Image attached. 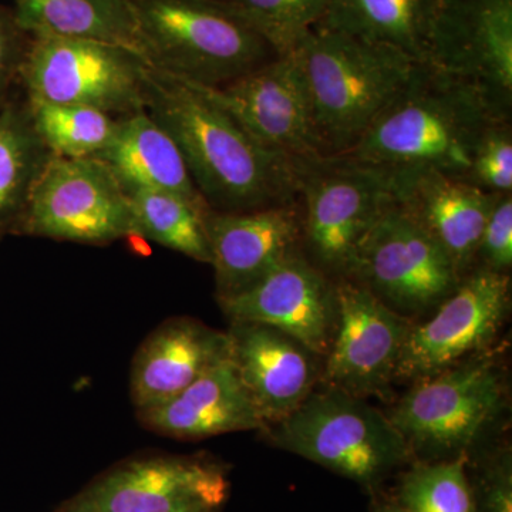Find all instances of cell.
I'll use <instances>...</instances> for the list:
<instances>
[{
  "mask_svg": "<svg viewBox=\"0 0 512 512\" xmlns=\"http://www.w3.org/2000/svg\"><path fill=\"white\" fill-rule=\"evenodd\" d=\"M146 110L180 148L211 210L242 212L298 202L295 160L262 146L200 90L150 67Z\"/></svg>",
  "mask_w": 512,
  "mask_h": 512,
  "instance_id": "obj_1",
  "label": "cell"
},
{
  "mask_svg": "<svg viewBox=\"0 0 512 512\" xmlns=\"http://www.w3.org/2000/svg\"><path fill=\"white\" fill-rule=\"evenodd\" d=\"M510 117L480 87L417 63L402 92L339 156L387 174L437 171L467 180L485 131Z\"/></svg>",
  "mask_w": 512,
  "mask_h": 512,
  "instance_id": "obj_2",
  "label": "cell"
},
{
  "mask_svg": "<svg viewBox=\"0 0 512 512\" xmlns=\"http://www.w3.org/2000/svg\"><path fill=\"white\" fill-rule=\"evenodd\" d=\"M301 69L328 156L350 150L397 96L417 62L389 49L319 28L291 52Z\"/></svg>",
  "mask_w": 512,
  "mask_h": 512,
  "instance_id": "obj_3",
  "label": "cell"
},
{
  "mask_svg": "<svg viewBox=\"0 0 512 512\" xmlns=\"http://www.w3.org/2000/svg\"><path fill=\"white\" fill-rule=\"evenodd\" d=\"M264 433L275 447L348 478L370 494L414 461L386 413L328 387L309 394L295 412Z\"/></svg>",
  "mask_w": 512,
  "mask_h": 512,
  "instance_id": "obj_4",
  "label": "cell"
},
{
  "mask_svg": "<svg viewBox=\"0 0 512 512\" xmlns=\"http://www.w3.org/2000/svg\"><path fill=\"white\" fill-rule=\"evenodd\" d=\"M148 62L200 86L218 87L278 56L215 0H131Z\"/></svg>",
  "mask_w": 512,
  "mask_h": 512,
  "instance_id": "obj_5",
  "label": "cell"
},
{
  "mask_svg": "<svg viewBox=\"0 0 512 512\" xmlns=\"http://www.w3.org/2000/svg\"><path fill=\"white\" fill-rule=\"evenodd\" d=\"M295 164L302 252L332 281L349 279L367 235L394 202L390 175L343 156Z\"/></svg>",
  "mask_w": 512,
  "mask_h": 512,
  "instance_id": "obj_6",
  "label": "cell"
},
{
  "mask_svg": "<svg viewBox=\"0 0 512 512\" xmlns=\"http://www.w3.org/2000/svg\"><path fill=\"white\" fill-rule=\"evenodd\" d=\"M150 67L126 47L33 35L19 84L26 99L92 107L119 119L146 110Z\"/></svg>",
  "mask_w": 512,
  "mask_h": 512,
  "instance_id": "obj_7",
  "label": "cell"
},
{
  "mask_svg": "<svg viewBox=\"0 0 512 512\" xmlns=\"http://www.w3.org/2000/svg\"><path fill=\"white\" fill-rule=\"evenodd\" d=\"M13 235L104 245L140 239L130 197L99 158L53 156Z\"/></svg>",
  "mask_w": 512,
  "mask_h": 512,
  "instance_id": "obj_8",
  "label": "cell"
},
{
  "mask_svg": "<svg viewBox=\"0 0 512 512\" xmlns=\"http://www.w3.org/2000/svg\"><path fill=\"white\" fill-rule=\"evenodd\" d=\"M503 387L494 363L474 360L420 380L386 416L414 461L467 456L500 412Z\"/></svg>",
  "mask_w": 512,
  "mask_h": 512,
  "instance_id": "obj_9",
  "label": "cell"
},
{
  "mask_svg": "<svg viewBox=\"0 0 512 512\" xmlns=\"http://www.w3.org/2000/svg\"><path fill=\"white\" fill-rule=\"evenodd\" d=\"M229 490L220 461L156 454L121 461L53 512H222Z\"/></svg>",
  "mask_w": 512,
  "mask_h": 512,
  "instance_id": "obj_10",
  "label": "cell"
},
{
  "mask_svg": "<svg viewBox=\"0 0 512 512\" xmlns=\"http://www.w3.org/2000/svg\"><path fill=\"white\" fill-rule=\"evenodd\" d=\"M349 279L404 316L439 306L461 276L439 244L393 202L367 235Z\"/></svg>",
  "mask_w": 512,
  "mask_h": 512,
  "instance_id": "obj_11",
  "label": "cell"
},
{
  "mask_svg": "<svg viewBox=\"0 0 512 512\" xmlns=\"http://www.w3.org/2000/svg\"><path fill=\"white\" fill-rule=\"evenodd\" d=\"M185 83L227 111L269 150L293 160L328 156L316 128L305 80L292 53L276 56L222 86Z\"/></svg>",
  "mask_w": 512,
  "mask_h": 512,
  "instance_id": "obj_12",
  "label": "cell"
},
{
  "mask_svg": "<svg viewBox=\"0 0 512 512\" xmlns=\"http://www.w3.org/2000/svg\"><path fill=\"white\" fill-rule=\"evenodd\" d=\"M508 274L473 268L437 306L430 320L412 326L394 379L420 380L456 366L497 335L510 309Z\"/></svg>",
  "mask_w": 512,
  "mask_h": 512,
  "instance_id": "obj_13",
  "label": "cell"
},
{
  "mask_svg": "<svg viewBox=\"0 0 512 512\" xmlns=\"http://www.w3.org/2000/svg\"><path fill=\"white\" fill-rule=\"evenodd\" d=\"M338 322L323 380L328 389L362 397L382 393L394 379L412 325L352 279L335 281Z\"/></svg>",
  "mask_w": 512,
  "mask_h": 512,
  "instance_id": "obj_14",
  "label": "cell"
},
{
  "mask_svg": "<svg viewBox=\"0 0 512 512\" xmlns=\"http://www.w3.org/2000/svg\"><path fill=\"white\" fill-rule=\"evenodd\" d=\"M429 63L512 104V0H441Z\"/></svg>",
  "mask_w": 512,
  "mask_h": 512,
  "instance_id": "obj_15",
  "label": "cell"
},
{
  "mask_svg": "<svg viewBox=\"0 0 512 512\" xmlns=\"http://www.w3.org/2000/svg\"><path fill=\"white\" fill-rule=\"evenodd\" d=\"M231 322H254L292 336L315 355H326L338 322L335 281L302 251L262 281L229 298L218 299Z\"/></svg>",
  "mask_w": 512,
  "mask_h": 512,
  "instance_id": "obj_16",
  "label": "cell"
},
{
  "mask_svg": "<svg viewBox=\"0 0 512 512\" xmlns=\"http://www.w3.org/2000/svg\"><path fill=\"white\" fill-rule=\"evenodd\" d=\"M218 299L247 291L302 251L298 202L205 217Z\"/></svg>",
  "mask_w": 512,
  "mask_h": 512,
  "instance_id": "obj_17",
  "label": "cell"
},
{
  "mask_svg": "<svg viewBox=\"0 0 512 512\" xmlns=\"http://www.w3.org/2000/svg\"><path fill=\"white\" fill-rule=\"evenodd\" d=\"M389 175L397 207L439 244L458 275L470 272L485 222L501 194L437 171Z\"/></svg>",
  "mask_w": 512,
  "mask_h": 512,
  "instance_id": "obj_18",
  "label": "cell"
},
{
  "mask_svg": "<svg viewBox=\"0 0 512 512\" xmlns=\"http://www.w3.org/2000/svg\"><path fill=\"white\" fill-rule=\"evenodd\" d=\"M227 333L229 355L268 429L313 392L319 379L316 355L292 336L261 323L235 320Z\"/></svg>",
  "mask_w": 512,
  "mask_h": 512,
  "instance_id": "obj_19",
  "label": "cell"
},
{
  "mask_svg": "<svg viewBox=\"0 0 512 512\" xmlns=\"http://www.w3.org/2000/svg\"><path fill=\"white\" fill-rule=\"evenodd\" d=\"M229 357L227 332L190 318L167 320L141 343L130 377L137 412L160 406Z\"/></svg>",
  "mask_w": 512,
  "mask_h": 512,
  "instance_id": "obj_20",
  "label": "cell"
},
{
  "mask_svg": "<svg viewBox=\"0 0 512 512\" xmlns=\"http://www.w3.org/2000/svg\"><path fill=\"white\" fill-rule=\"evenodd\" d=\"M138 419L146 429L178 440L266 429L231 355L173 399L138 412Z\"/></svg>",
  "mask_w": 512,
  "mask_h": 512,
  "instance_id": "obj_21",
  "label": "cell"
},
{
  "mask_svg": "<svg viewBox=\"0 0 512 512\" xmlns=\"http://www.w3.org/2000/svg\"><path fill=\"white\" fill-rule=\"evenodd\" d=\"M126 190H154L180 195L210 211L192 181L180 148L147 110L117 119L116 133L99 156Z\"/></svg>",
  "mask_w": 512,
  "mask_h": 512,
  "instance_id": "obj_22",
  "label": "cell"
},
{
  "mask_svg": "<svg viewBox=\"0 0 512 512\" xmlns=\"http://www.w3.org/2000/svg\"><path fill=\"white\" fill-rule=\"evenodd\" d=\"M440 5L441 0H329L318 26L429 63Z\"/></svg>",
  "mask_w": 512,
  "mask_h": 512,
  "instance_id": "obj_23",
  "label": "cell"
},
{
  "mask_svg": "<svg viewBox=\"0 0 512 512\" xmlns=\"http://www.w3.org/2000/svg\"><path fill=\"white\" fill-rule=\"evenodd\" d=\"M12 10L30 36L97 40L133 50L148 62L131 0H13Z\"/></svg>",
  "mask_w": 512,
  "mask_h": 512,
  "instance_id": "obj_24",
  "label": "cell"
},
{
  "mask_svg": "<svg viewBox=\"0 0 512 512\" xmlns=\"http://www.w3.org/2000/svg\"><path fill=\"white\" fill-rule=\"evenodd\" d=\"M53 156L36 131L28 101L10 97L0 107V241L15 232Z\"/></svg>",
  "mask_w": 512,
  "mask_h": 512,
  "instance_id": "obj_25",
  "label": "cell"
},
{
  "mask_svg": "<svg viewBox=\"0 0 512 512\" xmlns=\"http://www.w3.org/2000/svg\"><path fill=\"white\" fill-rule=\"evenodd\" d=\"M141 238L210 264L205 217L208 212L180 195L154 190H126Z\"/></svg>",
  "mask_w": 512,
  "mask_h": 512,
  "instance_id": "obj_26",
  "label": "cell"
},
{
  "mask_svg": "<svg viewBox=\"0 0 512 512\" xmlns=\"http://www.w3.org/2000/svg\"><path fill=\"white\" fill-rule=\"evenodd\" d=\"M26 101L37 133L57 157H97L116 133L117 119L104 111L76 104Z\"/></svg>",
  "mask_w": 512,
  "mask_h": 512,
  "instance_id": "obj_27",
  "label": "cell"
},
{
  "mask_svg": "<svg viewBox=\"0 0 512 512\" xmlns=\"http://www.w3.org/2000/svg\"><path fill=\"white\" fill-rule=\"evenodd\" d=\"M467 461H413L400 474L394 500L406 512H476Z\"/></svg>",
  "mask_w": 512,
  "mask_h": 512,
  "instance_id": "obj_28",
  "label": "cell"
},
{
  "mask_svg": "<svg viewBox=\"0 0 512 512\" xmlns=\"http://www.w3.org/2000/svg\"><path fill=\"white\" fill-rule=\"evenodd\" d=\"M274 49L288 55L319 25L329 0H215Z\"/></svg>",
  "mask_w": 512,
  "mask_h": 512,
  "instance_id": "obj_29",
  "label": "cell"
},
{
  "mask_svg": "<svg viewBox=\"0 0 512 512\" xmlns=\"http://www.w3.org/2000/svg\"><path fill=\"white\" fill-rule=\"evenodd\" d=\"M467 181L494 194L512 191V131L510 120L493 124L478 143Z\"/></svg>",
  "mask_w": 512,
  "mask_h": 512,
  "instance_id": "obj_30",
  "label": "cell"
},
{
  "mask_svg": "<svg viewBox=\"0 0 512 512\" xmlns=\"http://www.w3.org/2000/svg\"><path fill=\"white\" fill-rule=\"evenodd\" d=\"M470 478L476 512H512V454L510 448L494 451Z\"/></svg>",
  "mask_w": 512,
  "mask_h": 512,
  "instance_id": "obj_31",
  "label": "cell"
},
{
  "mask_svg": "<svg viewBox=\"0 0 512 512\" xmlns=\"http://www.w3.org/2000/svg\"><path fill=\"white\" fill-rule=\"evenodd\" d=\"M512 266V195L501 194L485 222L474 268L508 274Z\"/></svg>",
  "mask_w": 512,
  "mask_h": 512,
  "instance_id": "obj_32",
  "label": "cell"
},
{
  "mask_svg": "<svg viewBox=\"0 0 512 512\" xmlns=\"http://www.w3.org/2000/svg\"><path fill=\"white\" fill-rule=\"evenodd\" d=\"M29 45L30 35L20 28L13 10L0 5V107L12 97L13 87L19 84Z\"/></svg>",
  "mask_w": 512,
  "mask_h": 512,
  "instance_id": "obj_33",
  "label": "cell"
},
{
  "mask_svg": "<svg viewBox=\"0 0 512 512\" xmlns=\"http://www.w3.org/2000/svg\"><path fill=\"white\" fill-rule=\"evenodd\" d=\"M370 510L372 512H406L394 498L386 497L382 494V491L372 494Z\"/></svg>",
  "mask_w": 512,
  "mask_h": 512,
  "instance_id": "obj_34",
  "label": "cell"
}]
</instances>
